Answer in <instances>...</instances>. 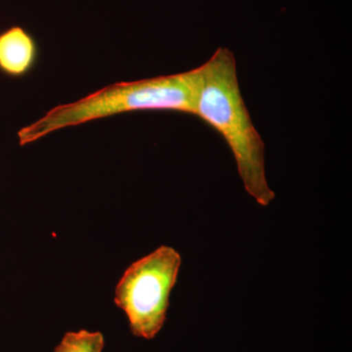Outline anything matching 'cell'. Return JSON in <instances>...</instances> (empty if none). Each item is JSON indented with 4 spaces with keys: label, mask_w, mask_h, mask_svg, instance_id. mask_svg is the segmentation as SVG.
Masks as SVG:
<instances>
[{
    "label": "cell",
    "mask_w": 352,
    "mask_h": 352,
    "mask_svg": "<svg viewBox=\"0 0 352 352\" xmlns=\"http://www.w3.org/2000/svg\"><path fill=\"white\" fill-rule=\"evenodd\" d=\"M196 69L194 116L226 140L235 157L245 191L258 205L267 207L274 200L275 193L266 180L265 145L241 94L235 56L228 48L219 47Z\"/></svg>",
    "instance_id": "6da1fadb"
},
{
    "label": "cell",
    "mask_w": 352,
    "mask_h": 352,
    "mask_svg": "<svg viewBox=\"0 0 352 352\" xmlns=\"http://www.w3.org/2000/svg\"><path fill=\"white\" fill-rule=\"evenodd\" d=\"M105 340L100 332L80 330L68 332L54 352H102Z\"/></svg>",
    "instance_id": "5b68a950"
},
{
    "label": "cell",
    "mask_w": 352,
    "mask_h": 352,
    "mask_svg": "<svg viewBox=\"0 0 352 352\" xmlns=\"http://www.w3.org/2000/svg\"><path fill=\"white\" fill-rule=\"evenodd\" d=\"M197 69L135 82L113 83L80 100L51 109L17 132L20 146L53 132L122 113L166 111L195 115Z\"/></svg>",
    "instance_id": "7a4b0ae2"
},
{
    "label": "cell",
    "mask_w": 352,
    "mask_h": 352,
    "mask_svg": "<svg viewBox=\"0 0 352 352\" xmlns=\"http://www.w3.org/2000/svg\"><path fill=\"white\" fill-rule=\"evenodd\" d=\"M180 265L179 252L161 245L132 263L120 278L115 303L126 314L136 337L152 340L163 328Z\"/></svg>",
    "instance_id": "3957f363"
},
{
    "label": "cell",
    "mask_w": 352,
    "mask_h": 352,
    "mask_svg": "<svg viewBox=\"0 0 352 352\" xmlns=\"http://www.w3.org/2000/svg\"><path fill=\"white\" fill-rule=\"evenodd\" d=\"M39 59L38 44L32 34L20 25L0 32V72L13 78L32 73Z\"/></svg>",
    "instance_id": "277c9868"
}]
</instances>
